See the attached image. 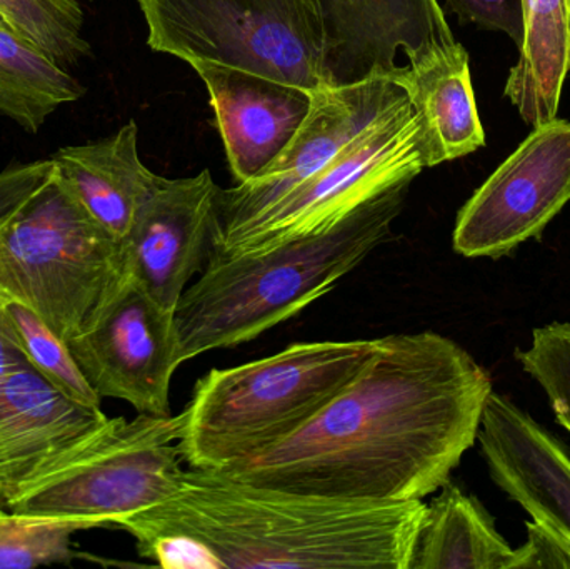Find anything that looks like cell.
Instances as JSON below:
<instances>
[{
  "label": "cell",
  "instance_id": "cell-1",
  "mask_svg": "<svg viewBox=\"0 0 570 569\" xmlns=\"http://www.w3.org/2000/svg\"><path fill=\"white\" fill-rule=\"evenodd\" d=\"M492 391L488 371L442 334L381 337L374 356L304 428L219 474L321 497L424 500L474 447Z\"/></svg>",
  "mask_w": 570,
  "mask_h": 569
},
{
  "label": "cell",
  "instance_id": "cell-2",
  "mask_svg": "<svg viewBox=\"0 0 570 569\" xmlns=\"http://www.w3.org/2000/svg\"><path fill=\"white\" fill-rule=\"evenodd\" d=\"M428 503L347 500L189 470L119 524L163 568L411 569Z\"/></svg>",
  "mask_w": 570,
  "mask_h": 569
},
{
  "label": "cell",
  "instance_id": "cell-3",
  "mask_svg": "<svg viewBox=\"0 0 570 569\" xmlns=\"http://www.w3.org/2000/svg\"><path fill=\"white\" fill-rule=\"evenodd\" d=\"M411 183H401L331 229L269 249L209 257L174 311L183 363L256 340L334 290L391 241Z\"/></svg>",
  "mask_w": 570,
  "mask_h": 569
},
{
  "label": "cell",
  "instance_id": "cell-4",
  "mask_svg": "<svg viewBox=\"0 0 570 569\" xmlns=\"http://www.w3.org/2000/svg\"><path fill=\"white\" fill-rule=\"evenodd\" d=\"M377 340L297 343L240 366L210 370L183 411L190 470L220 473L304 428L374 356Z\"/></svg>",
  "mask_w": 570,
  "mask_h": 569
},
{
  "label": "cell",
  "instance_id": "cell-5",
  "mask_svg": "<svg viewBox=\"0 0 570 569\" xmlns=\"http://www.w3.org/2000/svg\"><path fill=\"white\" fill-rule=\"evenodd\" d=\"M127 277L122 239L90 216L57 170L0 227V300L29 307L63 343L94 323Z\"/></svg>",
  "mask_w": 570,
  "mask_h": 569
},
{
  "label": "cell",
  "instance_id": "cell-6",
  "mask_svg": "<svg viewBox=\"0 0 570 569\" xmlns=\"http://www.w3.org/2000/svg\"><path fill=\"white\" fill-rule=\"evenodd\" d=\"M183 413L109 418L10 504V513L119 527L180 490Z\"/></svg>",
  "mask_w": 570,
  "mask_h": 569
},
{
  "label": "cell",
  "instance_id": "cell-7",
  "mask_svg": "<svg viewBox=\"0 0 570 569\" xmlns=\"http://www.w3.org/2000/svg\"><path fill=\"white\" fill-rule=\"evenodd\" d=\"M147 43L187 63L210 62L327 89L315 0H139Z\"/></svg>",
  "mask_w": 570,
  "mask_h": 569
},
{
  "label": "cell",
  "instance_id": "cell-8",
  "mask_svg": "<svg viewBox=\"0 0 570 569\" xmlns=\"http://www.w3.org/2000/svg\"><path fill=\"white\" fill-rule=\"evenodd\" d=\"M429 167L421 120L411 100L385 110L324 169L281 197L256 219L216 241L209 257L269 249L335 224Z\"/></svg>",
  "mask_w": 570,
  "mask_h": 569
},
{
  "label": "cell",
  "instance_id": "cell-9",
  "mask_svg": "<svg viewBox=\"0 0 570 569\" xmlns=\"http://www.w3.org/2000/svg\"><path fill=\"white\" fill-rule=\"evenodd\" d=\"M570 200V122L552 119L531 136L459 210L452 246L464 257L501 259L539 239Z\"/></svg>",
  "mask_w": 570,
  "mask_h": 569
},
{
  "label": "cell",
  "instance_id": "cell-10",
  "mask_svg": "<svg viewBox=\"0 0 570 569\" xmlns=\"http://www.w3.org/2000/svg\"><path fill=\"white\" fill-rule=\"evenodd\" d=\"M66 344L100 400L126 401L137 413L153 416L173 414L170 381L184 364L174 313L132 277Z\"/></svg>",
  "mask_w": 570,
  "mask_h": 569
},
{
  "label": "cell",
  "instance_id": "cell-11",
  "mask_svg": "<svg viewBox=\"0 0 570 569\" xmlns=\"http://www.w3.org/2000/svg\"><path fill=\"white\" fill-rule=\"evenodd\" d=\"M324 29L328 87L394 80L407 57L412 69L459 46L439 0H315Z\"/></svg>",
  "mask_w": 570,
  "mask_h": 569
},
{
  "label": "cell",
  "instance_id": "cell-12",
  "mask_svg": "<svg viewBox=\"0 0 570 569\" xmlns=\"http://www.w3.org/2000/svg\"><path fill=\"white\" fill-rule=\"evenodd\" d=\"M407 97L401 84L385 77L315 92L307 119L283 154L254 179L233 189L220 187L216 241L236 233L324 169L368 124Z\"/></svg>",
  "mask_w": 570,
  "mask_h": 569
},
{
  "label": "cell",
  "instance_id": "cell-13",
  "mask_svg": "<svg viewBox=\"0 0 570 569\" xmlns=\"http://www.w3.org/2000/svg\"><path fill=\"white\" fill-rule=\"evenodd\" d=\"M219 194L207 169L183 179L159 177L122 239L129 276L167 311H176L190 279L209 263Z\"/></svg>",
  "mask_w": 570,
  "mask_h": 569
},
{
  "label": "cell",
  "instance_id": "cell-14",
  "mask_svg": "<svg viewBox=\"0 0 570 569\" xmlns=\"http://www.w3.org/2000/svg\"><path fill=\"white\" fill-rule=\"evenodd\" d=\"M102 410L70 401L32 367L0 380V508L107 423Z\"/></svg>",
  "mask_w": 570,
  "mask_h": 569
},
{
  "label": "cell",
  "instance_id": "cell-15",
  "mask_svg": "<svg viewBox=\"0 0 570 569\" xmlns=\"http://www.w3.org/2000/svg\"><path fill=\"white\" fill-rule=\"evenodd\" d=\"M492 481L539 527L570 541L568 448L508 398L492 391L478 433Z\"/></svg>",
  "mask_w": 570,
  "mask_h": 569
},
{
  "label": "cell",
  "instance_id": "cell-16",
  "mask_svg": "<svg viewBox=\"0 0 570 569\" xmlns=\"http://www.w3.org/2000/svg\"><path fill=\"white\" fill-rule=\"evenodd\" d=\"M193 69L209 90L234 177L239 184L254 179L294 139L311 112L314 94L219 63L196 62Z\"/></svg>",
  "mask_w": 570,
  "mask_h": 569
},
{
  "label": "cell",
  "instance_id": "cell-17",
  "mask_svg": "<svg viewBox=\"0 0 570 569\" xmlns=\"http://www.w3.org/2000/svg\"><path fill=\"white\" fill-rule=\"evenodd\" d=\"M137 139L139 129L130 120L114 136L60 147L50 157L57 176L90 216L119 239L129 233L137 210L160 177L144 166Z\"/></svg>",
  "mask_w": 570,
  "mask_h": 569
},
{
  "label": "cell",
  "instance_id": "cell-18",
  "mask_svg": "<svg viewBox=\"0 0 570 569\" xmlns=\"http://www.w3.org/2000/svg\"><path fill=\"white\" fill-rule=\"evenodd\" d=\"M394 80L407 90L421 120L429 167L459 159L485 146L469 53L461 43L428 66L417 69L405 66Z\"/></svg>",
  "mask_w": 570,
  "mask_h": 569
},
{
  "label": "cell",
  "instance_id": "cell-19",
  "mask_svg": "<svg viewBox=\"0 0 570 569\" xmlns=\"http://www.w3.org/2000/svg\"><path fill=\"white\" fill-rule=\"evenodd\" d=\"M512 557L481 501L449 480L425 508L411 569H509Z\"/></svg>",
  "mask_w": 570,
  "mask_h": 569
},
{
  "label": "cell",
  "instance_id": "cell-20",
  "mask_svg": "<svg viewBox=\"0 0 570 569\" xmlns=\"http://www.w3.org/2000/svg\"><path fill=\"white\" fill-rule=\"evenodd\" d=\"M525 36L504 96L532 127L558 117L570 70V0H524Z\"/></svg>",
  "mask_w": 570,
  "mask_h": 569
},
{
  "label": "cell",
  "instance_id": "cell-21",
  "mask_svg": "<svg viewBox=\"0 0 570 569\" xmlns=\"http://www.w3.org/2000/svg\"><path fill=\"white\" fill-rule=\"evenodd\" d=\"M86 87L39 47L0 22V114L37 134L63 104L77 102Z\"/></svg>",
  "mask_w": 570,
  "mask_h": 569
},
{
  "label": "cell",
  "instance_id": "cell-22",
  "mask_svg": "<svg viewBox=\"0 0 570 569\" xmlns=\"http://www.w3.org/2000/svg\"><path fill=\"white\" fill-rule=\"evenodd\" d=\"M0 16L10 29L63 69L77 66L92 52L83 37L80 0H0Z\"/></svg>",
  "mask_w": 570,
  "mask_h": 569
},
{
  "label": "cell",
  "instance_id": "cell-23",
  "mask_svg": "<svg viewBox=\"0 0 570 569\" xmlns=\"http://www.w3.org/2000/svg\"><path fill=\"white\" fill-rule=\"evenodd\" d=\"M0 306L30 367L70 401L100 410L102 400L87 383L67 344L29 307L7 300H0Z\"/></svg>",
  "mask_w": 570,
  "mask_h": 569
},
{
  "label": "cell",
  "instance_id": "cell-24",
  "mask_svg": "<svg viewBox=\"0 0 570 569\" xmlns=\"http://www.w3.org/2000/svg\"><path fill=\"white\" fill-rule=\"evenodd\" d=\"M97 528L70 518L0 513V569H30L69 565L80 558L72 548L73 534Z\"/></svg>",
  "mask_w": 570,
  "mask_h": 569
},
{
  "label": "cell",
  "instance_id": "cell-25",
  "mask_svg": "<svg viewBox=\"0 0 570 569\" xmlns=\"http://www.w3.org/2000/svg\"><path fill=\"white\" fill-rule=\"evenodd\" d=\"M514 357L542 387L556 421L570 434V323L532 331L531 346L515 350Z\"/></svg>",
  "mask_w": 570,
  "mask_h": 569
},
{
  "label": "cell",
  "instance_id": "cell-26",
  "mask_svg": "<svg viewBox=\"0 0 570 569\" xmlns=\"http://www.w3.org/2000/svg\"><path fill=\"white\" fill-rule=\"evenodd\" d=\"M445 7L461 23L508 33L521 49L525 36L524 0H445Z\"/></svg>",
  "mask_w": 570,
  "mask_h": 569
},
{
  "label": "cell",
  "instance_id": "cell-27",
  "mask_svg": "<svg viewBox=\"0 0 570 569\" xmlns=\"http://www.w3.org/2000/svg\"><path fill=\"white\" fill-rule=\"evenodd\" d=\"M53 170V160L43 159L17 164L0 173V227L16 217V214L49 183Z\"/></svg>",
  "mask_w": 570,
  "mask_h": 569
},
{
  "label": "cell",
  "instance_id": "cell-28",
  "mask_svg": "<svg viewBox=\"0 0 570 569\" xmlns=\"http://www.w3.org/2000/svg\"><path fill=\"white\" fill-rule=\"evenodd\" d=\"M528 541L514 550L509 569H570V541L534 521L525 523Z\"/></svg>",
  "mask_w": 570,
  "mask_h": 569
},
{
  "label": "cell",
  "instance_id": "cell-29",
  "mask_svg": "<svg viewBox=\"0 0 570 569\" xmlns=\"http://www.w3.org/2000/svg\"><path fill=\"white\" fill-rule=\"evenodd\" d=\"M29 361L23 356L22 350L17 344L2 306H0V380L10 376V374L19 373V371L29 370Z\"/></svg>",
  "mask_w": 570,
  "mask_h": 569
},
{
  "label": "cell",
  "instance_id": "cell-30",
  "mask_svg": "<svg viewBox=\"0 0 570 569\" xmlns=\"http://www.w3.org/2000/svg\"><path fill=\"white\" fill-rule=\"evenodd\" d=\"M0 22H6V20L2 19V16H0Z\"/></svg>",
  "mask_w": 570,
  "mask_h": 569
},
{
  "label": "cell",
  "instance_id": "cell-31",
  "mask_svg": "<svg viewBox=\"0 0 570 569\" xmlns=\"http://www.w3.org/2000/svg\"><path fill=\"white\" fill-rule=\"evenodd\" d=\"M2 511H6V510H2V508H0V513H2Z\"/></svg>",
  "mask_w": 570,
  "mask_h": 569
}]
</instances>
